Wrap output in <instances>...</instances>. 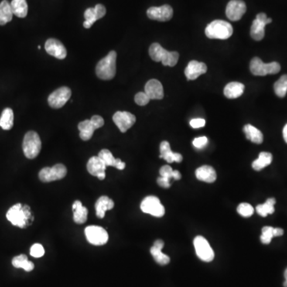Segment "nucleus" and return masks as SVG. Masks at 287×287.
<instances>
[{
  "mask_svg": "<svg viewBox=\"0 0 287 287\" xmlns=\"http://www.w3.org/2000/svg\"><path fill=\"white\" fill-rule=\"evenodd\" d=\"M107 168L104 162L97 156H93L89 160L87 163V170L92 176H97L99 179H104L106 177V169Z\"/></svg>",
  "mask_w": 287,
  "mask_h": 287,
  "instance_id": "a211bd4d",
  "label": "nucleus"
},
{
  "mask_svg": "<svg viewBox=\"0 0 287 287\" xmlns=\"http://www.w3.org/2000/svg\"><path fill=\"white\" fill-rule=\"evenodd\" d=\"M160 151H161L160 158H163L168 163L171 164L173 162L180 163L183 161V156L181 154L173 152L171 150L170 144L168 141L161 142V145H160Z\"/></svg>",
  "mask_w": 287,
  "mask_h": 287,
  "instance_id": "412c9836",
  "label": "nucleus"
},
{
  "mask_svg": "<svg viewBox=\"0 0 287 287\" xmlns=\"http://www.w3.org/2000/svg\"><path fill=\"white\" fill-rule=\"evenodd\" d=\"M205 34L211 39H227L233 34V28L229 22L215 20L207 25Z\"/></svg>",
  "mask_w": 287,
  "mask_h": 287,
  "instance_id": "20e7f679",
  "label": "nucleus"
},
{
  "mask_svg": "<svg viewBox=\"0 0 287 287\" xmlns=\"http://www.w3.org/2000/svg\"><path fill=\"white\" fill-rule=\"evenodd\" d=\"M206 124V121L204 119L202 118H196V119H192L190 121V125L193 128H199L204 126Z\"/></svg>",
  "mask_w": 287,
  "mask_h": 287,
  "instance_id": "37998d69",
  "label": "nucleus"
},
{
  "mask_svg": "<svg viewBox=\"0 0 287 287\" xmlns=\"http://www.w3.org/2000/svg\"><path fill=\"white\" fill-rule=\"evenodd\" d=\"M245 86L244 85L237 82H233L227 84L223 90L224 95L229 99L238 98L243 95Z\"/></svg>",
  "mask_w": 287,
  "mask_h": 287,
  "instance_id": "a878e982",
  "label": "nucleus"
},
{
  "mask_svg": "<svg viewBox=\"0 0 287 287\" xmlns=\"http://www.w3.org/2000/svg\"><path fill=\"white\" fill-rule=\"evenodd\" d=\"M7 219L12 223V225L20 228L28 227L29 222L33 220L29 206H22L21 203H16L8 210Z\"/></svg>",
  "mask_w": 287,
  "mask_h": 287,
  "instance_id": "f257e3e1",
  "label": "nucleus"
},
{
  "mask_svg": "<svg viewBox=\"0 0 287 287\" xmlns=\"http://www.w3.org/2000/svg\"><path fill=\"white\" fill-rule=\"evenodd\" d=\"M114 167H115L117 169H119V170H123L125 168V164L122 162L121 159H116Z\"/></svg>",
  "mask_w": 287,
  "mask_h": 287,
  "instance_id": "a18cd8bd",
  "label": "nucleus"
},
{
  "mask_svg": "<svg viewBox=\"0 0 287 287\" xmlns=\"http://www.w3.org/2000/svg\"><path fill=\"white\" fill-rule=\"evenodd\" d=\"M98 156L104 162L106 166H114L116 159L108 149H102L101 152H99Z\"/></svg>",
  "mask_w": 287,
  "mask_h": 287,
  "instance_id": "e433bc0d",
  "label": "nucleus"
},
{
  "mask_svg": "<svg viewBox=\"0 0 287 287\" xmlns=\"http://www.w3.org/2000/svg\"><path fill=\"white\" fill-rule=\"evenodd\" d=\"M283 286L287 287V280H285V282H284Z\"/></svg>",
  "mask_w": 287,
  "mask_h": 287,
  "instance_id": "8fccbe9b",
  "label": "nucleus"
},
{
  "mask_svg": "<svg viewBox=\"0 0 287 287\" xmlns=\"http://www.w3.org/2000/svg\"><path fill=\"white\" fill-rule=\"evenodd\" d=\"M250 70L254 75L266 76L276 74L281 70V66L276 62L264 63L259 58L254 57L250 63Z\"/></svg>",
  "mask_w": 287,
  "mask_h": 287,
  "instance_id": "423d86ee",
  "label": "nucleus"
},
{
  "mask_svg": "<svg viewBox=\"0 0 287 287\" xmlns=\"http://www.w3.org/2000/svg\"><path fill=\"white\" fill-rule=\"evenodd\" d=\"M149 101H150V98H149L146 93H144V92H140V93H137V94H136L135 102L137 103L138 106H146L147 104H148Z\"/></svg>",
  "mask_w": 287,
  "mask_h": 287,
  "instance_id": "a19ab883",
  "label": "nucleus"
},
{
  "mask_svg": "<svg viewBox=\"0 0 287 287\" xmlns=\"http://www.w3.org/2000/svg\"><path fill=\"white\" fill-rule=\"evenodd\" d=\"M113 121L121 133H125L135 124L136 117L126 111H118L114 114Z\"/></svg>",
  "mask_w": 287,
  "mask_h": 287,
  "instance_id": "2eb2a0df",
  "label": "nucleus"
},
{
  "mask_svg": "<svg viewBox=\"0 0 287 287\" xmlns=\"http://www.w3.org/2000/svg\"><path fill=\"white\" fill-rule=\"evenodd\" d=\"M149 55L155 62H162L165 66H176L179 60V53L176 51H168L164 49L159 43H152L149 47Z\"/></svg>",
  "mask_w": 287,
  "mask_h": 287,
  "instance_id": "f03ea898",
  "label": "nucleus"
},
{
  "mask_svg": "<svg viewBox=\"0 0 287 287\" xmlns=\"http://www.w3.org/2000/svg\"><path fill=\"white\" fill-rule=\"evenodd\" d=\"M284 277H285V280H287V268L285 271V273H284Z\"/></svg>",
  "mask_w": 287,
  "mask_h": 287,
  "instance_id": "09e8293b",
  "label": "nucleus"
},
{
  "mask_svg": "<svg viewBox=\"0 0 287 287\" xmlns=\"http://www.w3.org/2000/svg\"><path fill=\"white\" fill-rule=\"evenodd\" d=\"M145 93L150 100H161L164 97L163 86L159 81L152 79L145 85Z\"/></svg>",
  "mask_w": 287,
  "mask_h": 287,
  "instance_id": "aec40b11",
  "label": "nucleus"
},
{
  "mask_svg": "<svg viewBox=\"0 0 287 287\" xmlns=\"http://www.w3.org/2000/svg\"><path fill=\"white\" fill-rule=\"evenodd\" d=\"M243 131L245 133L247 139L251 141V142L260 145L264 141V135L261 131L251 124H246L243 128Z\"/></svg>",
  "mask_w": 287,
  "mask_h": 287,
  "instance_id": "cd10ccee",
  "label": "nucleus"
},
{
  "mask_svg": "<svg viewBox=\"0 0 287 287\" xmlns=\"http://www.w3.org/2000/svg\"><path fill=\"white\" fill-rule=\"evenodd\" d=\"M274 90L276 95L279 97H284L287 93V74H284L274 83Z\"/></svg>",
  "mask_w": 287,
  "mask_h": 287,
  "instance_id": "f704fd0d",
  "label": "nucleus"
},
{
  "mask_svg": "<svg viewBox=\"0 0 287 287\" xmlns=\"http://www.w3.org/2000/svg\"><path fill=\"white\" fill-rule=\"evenodd\" d=\"M207 142H208V140H207V137H200L195 138L192 144L194 145L195 148H198V149H201V148H204L207 145Z\"/></svg>",
  "mask_w": 287,
  "mask_h": 287,
  "instance_id": "79ce46f5",
  "label": "nucleus"
},
{
  "mask_svg": "<svg viewBox=\"0 0 287 287\" xmlns=\"http://www.w3.org/2000/svg\"><path fill=\"white\" fill-rule=\"evenodd\" d=\"M106 9L102 4H97L95 8H88L85 11V20L83 26L86 29L91 28L96 21L103 18L106 15Z\"/></svg>",
  "mask_w": 287,
  "mask_h": 287,
  "instance_id": "dca6fc26",
  "label": "nucleus"
},
{
  "mask_svg": "<svg viewBox=\"0 0 287 287\" xmlns=\"http://www.w3.org/2000/svg\"><path fill=\"white\" fill-rule=\"evenodd\" d=\"M147 15L152 20L166 22L170 20L173 15V9L171 6L165 4L161 7H152L147 11Z\"/></svg>",
  "mask_w": 287,
  "mask_h": 287,
  "instance_id": "ddd939ff",
  "label": "nucleus"
},
{
  "mask_svg": "<svg viewBox=\"0 0 287 287\" xmlns=\"http://www.w3.org/2000/svg\"><path fill=\"white\" fill-rule=\"evenodd\" d=\"M13 15L11 4L8 0H3L0 4V26H4L8 22H11Z\"/></svg>",
  "mask_w": 287,
  "mask_h": 287,
  "instance_id": "c85d7f7f",
  "label": "nucleus"
},
{
  "mask_svg": "<svg viewBox=\"0 0 287 287\" xmlns=\"http://www.w3.org/2000/svg\"><path fill=\"white\" fill-rule=\"evenodd\" d=\"M70 96H71V90L70 88L61 87L49 96L48 103L52 108L60 109L70 100Z\"/></svg>",
  "mask_w": 287,
  "mask_h": 287,
  "instance_id": "f8f14e48",
  "label": "nucleus"
},
{
  "mask_svg": "<svg viewBox=\"0 0 287 287\" xmlns=\"http://www.w3.org/2000/svg\"><path fill=\"white\" fill-rule=\"evenodd\" d=\"M274 237H278V236H282L284 234V230L282 228H274Z\"/></svg>",
  "mask_w": 287,
  "mask_h": 287,
  "instance_id": "49530a36",
  "label": "nucleus"
},
{
  "mask_svg": "<svg viewBox=\"0 0 287 287\" xmlns=\"http://www.w3.org/2000/svg\"><path fill=\"white\" fill-rule=\"evenodd\" d=\"M247 11V6L242 0H230L226 8V15L230 21H239Z\"/></svg>",
  "mask_w": 287,
  "mask_h": 287,
  "instance_id": "4468645a",
  "label": "nucleus"
},
{
  "mask_svg": "<svg viewBox=\"0 0 287 287\" xmlns=\"http://www.w3.org/2000/svg\"><path fill=\"white\" fill-rule=\"evenodd\" d=\"M11 7L14 15L18 18H25L28 15V5L27 0H12Z\"/></svg>",
  "mask_w": 287,
  "mask_h": 287,
  "instance_id": "7c9ffc66",
  "label": "nucleus"
},
{
  "mask_svg": "<svg viewBox=\"0 0 287 287\" xmlns=\"http://www.w3.org/2000/svg\"><path fill=\"white\" fill-rule=\"evenodd\" d=\"M237 212L243 217H251L254 214V209L249 203H242L237 207Z\"/></svg>",
  "mask_w": 287,
  "mask_h": 287,
  "instance_id": "58836bf2",
  "label": "nucleus"
},
{
  "mask_svg": "<svg viewBox=\"0 0 287 287\" xmlns=\"http://www.w3.org/2000/svg\"><path fill=\"white\" fill-rule=\"evenodd\" d=\"M116 60L117 53L112 50L107 56L99 61L96 66V73L99 79L102 80H111L116 74Z\"/></svg>",
  "mask_w": 287,
  "mask_h": 287,
  "instance_id": "7ed1b4c3",
  "label": "nucleus"
},
{
  "mask_svg": "<svg viewBox=\"0 0 287 287\" xmlns=\"http://www.w3.org/2000/svg\"><path fill=\"white\" fill-rule=\"evenodd\" d=\"M160 175H161V176L168 178L169 179H172L173 178L176 180L180 179V178H181L180 172L177 170H173L169 165H165V166L162 167L160 169Z\"/></svg>",
  "mask_w": 287,
  "mask_h": 287,
  "instance_id": "c9c22d12",
  "label": "nucleus"
},
{
  "mask_svg": "<svg viewBox=\"0 0 287 287\" xmlns=\"http://www.w3.org/2000/svg\"><path fill=\"white\" fill-rule=\"evenodd\" d=\"M274 227H263L262 229V236L260 237L262 243L264 244H270L271 240L274 237Z\"/></svg>",
  "mask_w": 287,
  "mask_h": 287,
  "instance_id": "4c0bfd02",
  "label": "nucleus"
},
{
  "mask_svg": "<svg viewBox=\"0 0 287 287\" xmlns=\"http://www.w3.org/2000/svg\"><path fill=\"white\" fill-rule=\"evenodd\" d=\"M141 209L144 213L155 217H162L165 215V209L161 204V200L156 196H147L141 203Z\"/></svg>",
  "mask_w": 287,
  "mask_h": 287,
  "instance_id": "6e6552de",
  "label": "nucleus"
},
{
  "mask_svg": "<svg viewBox=\"0 0 287 287\" xmlns=\"http://www.w3.org/2000/svg\"><path fill=\"white\" fill-rule=\"evenodd\" d=\"M207 70V66L203 62L198 61H191L189 65L185 68V73L188 80H196V79L206 73Z\"/></svg>",
  "mask_w": 287,
  "mask_h": 287,
  "instance_id": "6ab92c4d",
  "label": "nucleus"
},
{
  "mask_svg": "<svg viewBox=\"0 0 287 287\" xmlns=\"http://www.w3.org/2000/svg\"><path fill=\"white\" fill-rule=\"evenodd\" d=\"M31 255L34 258H41L45 254L44 247L39 243H35L31 247Z\"/></svg>",
  "mask_w": 287,
  "mask_h": 287,
  "instance_id": "ea45409f",
  "label": "nucleus"
},
{
  "mask_svg": "<svg viewBox=\"0 0 287 287\" xmlns=\"http://www.w3.org/2000/svg\"><path fill=\"white\" fill-rule=\"evenodd\" d=\"M171 179H168V178L163 177V176H161V177L158 179V184L160 186L162 187L164 189H168L170 188L171 186Z\"/></svg>",
  "mask_w": 287,
  "mask_h": 287,
  "instance_id": "c03bdc74",
  "label": "nucleus"
},
{
  "mask_svg": "<svg viewBox=\"0 0 287 287\" xmlns=\"http://www.w3.org/2000/svg\"><path fill=\"white\" fill-rule=\"evenodd\" d=\"M14 125L13 110L10 108H6L3 111L0 117V127L4 130H10Z\"/></svg>",
  "mask_w": 287,
  "mask_h": 287,
  "instance_id": "2f4dec72",
  "label": "nucleus"
},
{
  "mask_svg": "<svg viewBox=\"0 0 287 287\" xmlns=\"http://www.w3.org/2000/svg\"><path fill=\"white\" fill-rule=\"evenodd\" d=\"M45 49L49 55L58 59H64L67 55V51L64 45L57 39H48L45 44Z\"/></svg>",
  "mask_w": 287,
  "mask_h": 287,
  "instance_id": "f3484780",
  "label": "nucleus"
},
{
  "mask_svg": "<svg viewBox=\"0 0 287 287\" xmlns=\"http://www.w3.org/2000/svg\"><path fill=\"white\" fill-rule=\"evenodd\" d=\"M194 247L199 259L207 263L214 259V251L209 245L207 240L203 238V236H196L194 240Z\"/></svg>",
  "mask_w": 287,
  "mask_h": 287,
  "instance_id": "9d476101",
  "label": "nucleus"
},
{
  "mask_svg": "<svg viewBox=\"0 0 287 287\" xmlns=\"http://www.w3.org/2000/svg\"><path fill=\"white\" fill-rule=\"evenodd\" d=\"M66 173H67V169L66 166L62 164H58L54 165L52 168L46 167L42 168L39 172V176L41 181L48 183V182L63 179L66 176Z\"/></svg>",
  "mask_w": 287,
  "mask_h": 287,
  "instance_id": "0eeeda50",
  "label": "nucleus"
},
{
  "mask_svg": "<svg viewBox=\"0 0 287 287\" xmlns=\"http://www.w3.org/2000/svg\"><path fill=\"white\" fill-rule=\"evenodd\" d=\"M12 265L15 268H22L24 271H28V272L33 271L34 268H35L33 263L29 261L25 254H20L18 256L15 257L12 259Z\"/></svg>",
  "mask_w": 287,
  "mask_h": 287,
  "instance_id": "473e14b6",
  "label": "nucleus"
},
{
  "mask_svg": "<svg viewBox=\"0 0 287 287\" xmlns=\"http://www.w3.org/2000/svg\"><path fill=\"white\" fill-rule=\"evenodd\" d=\"M165 246L163 240H158L155 241L153 246L151 247L150 252L155 261L161 266H165L169 264L170 258L162 252V249Z\"/></svg>",
  "mask_w": 287,
  "mask_h": 287,
  "instance_id": "4be33fe9",
  "label": "nucleus"
},
{
  "mask_svg": "<svg viewBox=\"0 0 287 287\" xmlns=\"http://www.w3.org/2000/svg\"><path fill=\"white\" fill-rule=\"evenodd\" d=\"M42 148V141L39 134L34 131L27 133L22 142L24 155L28 159H35L38 156Z\"/></svg>",
  "mask_w": 287,
  "mask_h": 287,
  "instance_id": "39448f33",
  "label": "nucleus"
},
{
  "mask_svg": "<svg viewBox=\"0 0 287 287\" xmlns=\"http://www.w3.org/2000/svg\"><path fill=\"white\" fill-rule=\"evenodd\" d=\"M272 160V154L270 153V152H260L258 159L253 161V169L255 171H261L262 169H264L266 167L271 165Z\"/></svg>",
  "mask_w": 287,
  "mask_h": 287,
  "instance_id": "c756f323",
  "label": "nucleus"
},
{
  "mask_svg": "<svg viewBox=\"0 0 287 287\" xmlns=\"http://www.w3.org/2000/svg\"><path fill=\"white\" fill-rule=\"evenodd\" d=\"M196 176L200 181L213 183L216 181V172L212 166L203 165L196 169Z\"/></svg>",
  "mask_w": 287,
  "mask_h": 287,
  "instance_id": "5701e85b",
  "label": "nucleus"
},
{
  "mask_svg": "<svg viewBox=\"0 0 287 287\" xmlns=\"http://www.w3.org/2000/svg\"><path fill=\"white\" fill-rule=\"evenodd\" d=\"M86 239L93 245H105L109 240V234L103 227L98 226H89L85 230Z\"/></svg>",
  "mask_w": 287,
  "mask_h": 287,
  "instance_id": "1a4fd4ad",
  "label": "nucleus"
},
{
  "mask_svg": "<svg viewBox=\"0 0 287 287\" xmlns=\"http://www.w3.org/2000/svg\"><path fill=\"white\" fill-rule=\"evenodd\" d=\"M73 220L76 223L83 224L86 223L88 216V211L83 206V203L76 200L73 204Z\"/></svg>",
  "mask_w": 287,
  "mask_h": 287,
  "instance_id": "bb28decb",
  "label": "nucleus"
},
{
  "mask_svg": "<svg viewBox=\"0 0 287 287\" xmlns=\"http://www.w3.org/2000/svg\"><path fill=\"white\" fill-rule=\"evenodd\" d=\"M282 134H283L284 140H285V143L287 144V124H285V127H284Z\"/></svg>",
  "mask_w": 287,
  "mask_h": 287,
  "instance_id": "de8ad7c7",
  "label": "nucleus"
},
{
  "mask_svg": "<svg viewBox=\"0 0 287 287\" xmlns=\"http://www.w3.org/2000/svg\"><path fill=\"white\" fill-rule=\"evenodd\" d=\"M114 202L108 196H101L95 203L96 214L100 219L105 217L106 211L114 208Z\"/></svg>",
  "mask_w": 287,
  "mask_h": 287,
  "instance_id": "b1692460",
  "label": "nucleus"
},
{
  "mask_svg": "<svg viewBox=\"0 0 287 287\" xmlns=\"http://www.w3.org/2000/svg\"><path fill=\"white\" fill-rule=\"evenodd\" d=\"M79 129L80 131L81 139L83 141H89L93 137V133L97 127L91 119L86 120L79 124Z\"/></svg>",
  "mask_w": 287,
  "mask_h": 287,
  "instance_id": "393cba45",
  "label": "nucleus"
},
{
  "mask_svg": "<svg viewBox=\"0 0 287 287\" xmlns=\"http://www.w3.org/2000/svg\"><path fill=\"white\" fill-rule=\"evenodd\" d=\"M275 203H276V200L274 198H269L264 204H259L257 206V213L263 217H266L267 215L273 214L274 212Z\"/></svg>",
  "mask_w": 287,
  "mask_h": 287,
  "instance_id": "72a5a7b5",
  "label": "nucleus"
},
{
  "mask_svg": "<svg viewBox=\"0 0 287 287\" xmlns=\"http://www.w3.org/2000/svg\"><path fill=\"white\" fill-rule=\"evenodd\" d=\"M272 22L271 18H268L265 13H259L256 18L253 21L251 28V36L255 41L264 39L265 36V27Z\"/></svg>",
  "mask_w": 287,
  "mask_h": 287,
  "instance_id": "9b49d317",
  "label": "nucleus"
}]
</instances>
